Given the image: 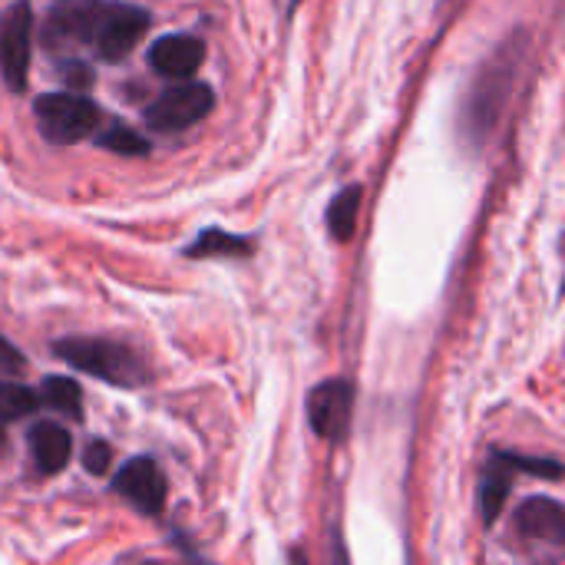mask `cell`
Masks as SVG:
<instances>
[{"label": "cell", "mask_w": 565, "mask_h": 565, "mask_svg": "<svg viewBox=\"0 0 565 565\" xmlns=\"http://www.w3.org/2000/svg\"><path fill=\"white\" fill-rule=\"evenodd\" d=\"M149 26V13L116 0H56L40 26V43L53 56L89 53L116 63L136 50Z\"/></svg>", "instance_id": "6da1fadb"}, {"label": "cell", "mask_w": 565, "mask_h": 565, "mask_svg": "<svg viewBox=\"0 0 565 565\" xmlns=\"http://www.w3.org/2000/svg\"><path fill=\"white\" fill-rule=\"evenodd\" d=\"M56 358L66 361L70 367L93 374L113 387H139L146 384L149 371L139 354H132L126 344L103 341V338H63L53 344Z\"/></svg>", "instance_id": "7a4b0ae2"}, {"label": "cell", "mask_w": 565, "mask_h": 565, "mask_svg": "<svg viewBox=\"0 0 565 565\" xmlns=\"http://www.w3.org/2000/svg\"><path fill=\"white\" fill-rule=\"evenodd\" d=\"M523 46H526L523 40H510L500 50V56H493L480 70V79L473 83V93H470V103H467V119H463L467 132L473 139H483L497 126V119H500V113H503V106L510 99V89L516 83V73H520V63H523Z\"/></svg>", "instance_id": "3957f363"}, {"label": "cell", "mask_w": 565, "mask_h": 565, "mask_svg": "<svg viewBox=\"0 0 565 565\" xmlns=\"http://www.w3.org/2000/svg\"><path fill=\"white\" fill-rule=\"evenodd\" d=\"M40 132L50 142H79L99 126V106L83 93H43L33 103Z\"/></svg>", "instance_id": "277c9868"}, {"label": "cell", "mask_w": 565, "mask_h": 565, "mask_svg": "<svg viewBox=\"0 0 565 565\" xmlns=\"http://www.w3.org/2000/svg\"><path fill=\"white\" fill-rule=\"evenodd\" d=\"M215 106V93L205 83H175L162 89L149 106H146V122L156 132H182L195 126L209 109Z\"/></svg>", "instance_id": "5b68a950"}, {"label": "cell", "mask_w": 565, "mask_h": 565, "mask_svg": "<svg viewBox=\"0 0 565 565\" xmlns=\"http://www.w3.org/2000/svg\"><path fill=\"white\" fill-rule=\"evenodd\" d=\"M33 50V10L26 0H17L0 17V76L13 93L26 89Z\"/></svg>", "instance_id": "8992f818"}, {"label": "cell", "mask_w": 565, "mask_h": 565, "mask_svg": "<svg viewBox=\"0 0 565 565\" xmlns=\"http://www.w3.org/2000/svg\"><path fill=\"white\" fill-rule=\"evenodd\" d=\"M351 411H354V384L351 381H324L308 397V420L318 437L324 440H344L351 430Z\"/></svg>", "instance_id": "52a82bcc"}, {"label": "cell", "mask_w": 565, "mask_h": 565, "mask_svg": "<svg viewBox=\"0 0 565 565\" xmlns=\"http://www.w3.org/2000/svg\"><path fill=\"white\" fill-rule=\"evenodd\" d=\"M113 490L146 516H156L166 507V477H162V470H159V463L152 457L126 460L113 477Z\"/></svg>", "instance_id": "ba28073f"}, {"label": "cell", "mask_w": 565, "mask_h": 565, "mask_svg": "<svg viewBox=\"0 0 565 565\" xmlns=\"http://www.w3.org/2000/svg\"><path fill=\"white\" fill-rule=\"evenodd\" d=\"M513 530L523 543H533V546H553V550H563L565 546V513L556 500H546V497H536V500H526L516 516H513Z\"/></svg>", "instance_id": "9c48e42d"}, {"label": "cell", "mask_w": 565, "mask_h": 565, "mask_svg": "<svg viewBox=\"0 0 565 565\" xmlns=\"http://www.w3.org/2000/svg\"><path fill=\"white\" fill-rule=\"evenodd\" d=\"M205 60V40L195 33H172L159 36L149 46V66L166 79H185L192 76Z\"/></svg>", "instance_id": "30bf717a"}, {"label": "cell", "mask_w": 565, "mask_h": 565, "mask_svg": "<svg viewBox=\"0 0 565 565\" xmlns=\"http://www.w3.org/2000/svg\"><path fill=\"white\" fill-rule=\"evenodd\" d=\"M26 447H30V460H33L36 473L53 477V473H60L70 463L73 437L60 424H53V420H40L36 427H30Z\"/></svg>", "instance_id": "8fae6325"}, {"label": "cell", "mask_w": 565, "mask_h": 565, "mask_svg": "<svg viewBox=\"0 0 565 565\" xmlns=\"http://www.w3.org/2000/svg\"><path fill=\"white\" fill-rule=\"evenodd\" d=\"M513 473H520L516 454H493V460L487 463L483 480H480V513H483L487 526H493L500 520L510 483H513Z\"/></svg>", "instance_id": "7c38bea8"}, {"label": "cell", "mask_w": 565, "mask_h": 565, "mask_svg": "<svg viewBox=\"0 0 565 565\" xmlns=\"http://www.w3.org/2000/svg\"><path fill=\"white\" fill-rule=\"evenodd\" d=\"M358 209H361V185H348L334 195L328 209V228L338 242H351L358 228Z\"/></svg>", "instance_id": "4fadbf2b"}, {"label": "cell", "mask_w": 565, "mask_h": 565, "mask_svg": "<svg viewBox=\"0 0 565 565\" xmlns=\"http://www.w3.org/2000/svg\"><path fill=\"white\" fill-rule=\"evenodd\" d=\"M36 397H40V404H46V407H53V411L73 417V420L83 417V411H79V407H83V391H79V384L70 381V377L50 374V377L43 381V387H40Z\"/></svg>", "instance_id": "5bb4252c"}, {"label": "cell", "mask_w": 565, "mask_h": 565, "mask_svg": "<svg viewBox=\"0 0 565 565\" xmlns=\"http://www.w3.org/2000/svg\"><path fill=\"white\" fill-rule=\"evenodd\" d=\"M189 258H209V255H252V238L245 235H228L222 228H205L189 248Z\"/></svg>", "instance_id": "9a60e30c"}, {"label": "cell", "mask_w": 565, "mask_h": 565, "mask_svg": "<svg viewBox=\"0 0 565 565\" xmlns=\"http://www.w3.org/2000/svg\"><path fill=\"white\" fill-rule=\"evenodd\" d=\"M40 407L36 391L17 384V381H0V424H13L20 417H30Z\"/></svg>", "instance_id": "2e32d148"}, {"label": "cell", "mask_w": 565, "mask_h": 565, "mask_svg": "<svg viewBox=\"0 0 565 565\" xmlns=\"http://www.w3.org/2000/svg\"><path fill=\"white\" fill-rule=\"evenodd\" d=\"M96 142L109 152H119V156H146L149 152V142L142 139V132L129 129L126 122H109Z\"/></svg>", "instance_id": "e0dca14e"}, {"label": "cell", "mask_w": 565, "mask_h": 565, "mask_svg": "<svg viewBox=\"0 0 565 565\" xmlns=\"http://www.w3.org/2000/svg\"><path fill=\"white\" fill-rule=\"evenodd\" d=\"M60 63H63V66H56V73L63 76L66 89H89V83H93L89 63H83V60H76V56H66V60H60Z\"/></svg>", "instance_id": "ac0fdd59"}, {"label": "cell", "mask_w": 565, "mask_h": 565, "mask_svg": "<svg viewBox=\"0 0 565 565\" xmlns=\"http://www.w3.org/2000/svg\"><path fill=\"white\" fill-rule=\"evenodd\" d=\"M23 371H26V358L7 338H0V381H17Z\"/></svg>", "instance_id": "d6986e66"}, {"label": "cell", "mask_w": 565, "mask_h": 565, "mask_svg": "<svg viewBox=\"0 0 565 565\" xmlns=\"http://www.w3.org/2000/svg\"><path fill=\"white\" fill-rule=\"evenodd\" d=\"M109 460H113V450H109V444L106 440H93L89 447H86V457H83V467L89 470V473H106L109 470Z\"/></svg>", "instance_id": "ffe728a7"}]
</instances>
